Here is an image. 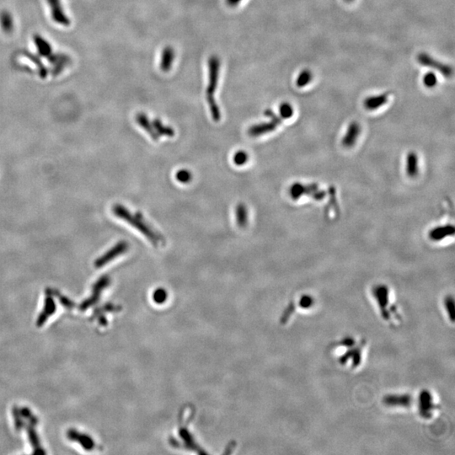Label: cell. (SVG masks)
Instances as JSON below:
<instances>
[{
  "mask_svg": "<svg viewBox=\"0 0 455 455\" xmlns=\"http://www.w3.org/2000/svg\"><path fill=\"white\" fill-rule=\"evenodd\" d=\"M367 341L357 335H347L330 345L329 351L335 363L342 369L355 373L367 359Z\"/></svg>",
  "mask_w": 455,
  "mask_h": 455,
  "instance_id": "1",
  "label": "cell"
},
{
  "mask_svg": "<svg viewBox=\"0 0 455 455\" xmlns=\"http://www.w3.org/2000/svg\"><path fill=\"white\" fill-rule=\"evenodd\" d=\"M370 295L373 306L385 325L390 328H397L403 322V314L399 304L394 298L391 288L384 283L373 285Z\"/></svg>",
  "mask_w": 455,
  "mask_h": 455,
  "instance_id": "2",
  "label": "cell"
},
{
  "mask_svg": "<svg viewBox=\"0 0 455 455\" xmlns=\"http://www.w3.org/2000/svg\"><path fill=\"white\" fill-rule=\"evenodd\" d=\"M113 212L117 217L122 218L124 221L141 232L155 246L165 244V239L163 238L162 235L149 226V224H147V222L144 220V216L140 212H138L133 215L128 208L120 204L115 205Z\"/></svg>",
  "mask_w": 455,
  "mask_h": 455,
  "instance_id": "3",
  "label": "cell"
},
{
  "mask_svg": "<svg viewBox=\"0 0 455 455\" xmlns=\"http://www.w3.org/2000/svg\"><path fill=\"white\" fill-rule=\"evenodd\" d=\"M413 407L416 410L420 420L429 421L439 415L441 404L438 397L432 390L422 389L419 391L417 396L415 397Z\"/></svg>",
  "mask_w": 455,
  "mask_h": 455,
  "instance_id": "4",
  "label": "cell"
},
{
  "mask_svg": "<svg viewBox=\"0 0 455 455\" xmlns=\"http://www.w3.org/2000/svg\"><path fill=\"white\" fill-rule=\"evenodd\" d=\"M209 69V84L207 88V101H208L211 115L214 122H219L221 119V112L216 103L214 93L218 86V75L220 70V61L218 57L212 56L208 60Z\"/></svg>",
  "mask_w": 455,
  "mask_h": 455,
  "instance_id": "5",
  "label": "cell"
},
{
  "mask_svg": "<svg viewBox=\"0 0 455 455\" xmlns=\"http://www.w3.org/2000/svg\"><path fill=\"white\" fill-rule=\"evenodd\" d=\"M317 300L314 296L309 293H303L297 298V300H293L289 304L288 309L285 311V318L288 319L289 317L292 316V314L297 310H300L303 313H308V312L314 310V308L316 307Z\"/></svg>",
  "mask_w": 455,
  "mask_h": 455,
  "instance_id": "6",
  "label": "cell"
},
{
  "mask_svg": "<svg viewBox=\"0 0 455 455\" xmlns=\"http://www.w3.org/2000/svg\"><path fill=\"white\" fill-rule=\"evenodd\" d=\"M414 399L411 394H389L383 397V402L386 407L407 410L414 406Z\"/></svg>",
  "mask_w": 455,
  "mask_h": 455,
  "instance_id": "7",
  "label": "cell"
},
{
  "mask_svg": "<svg viewBox=\"0 0 455 455\" xmlns=\"http://www.w3.org/2000/svg\"><path fill=\"white\" fill-rule=\"evenodd\" d=\"M417 60L420 65L429 67V68H431V69H435L438 72L441 73L445 78L448 79L452 75V69L451 67L440 63L439 61L434 59L432 57L430 56L428 54H419L417 57Z\"/></svg>",
  "mask_w": 455,
  "mask_h": 455,
  "instance_id": "8",
  "label": "cell"
},
{
  "mask_svg": "<svg viewBox=\"0 0 455 455\" xmlns=\"http://www.w3.org/2000/svg\"><path fill=\"white\" fill-rule=\"evenodd\" d=\"M361 126L357 122H351L349 124L346 132L344 134L341 144L346 149H351L357 144L358 138L361 134Z\"/></svg>",
  "mask_w": 455,
  "mask_h": 455,
  "instance_id": "9",
  "label": "cell"
},
{
  "mask_svg": "<svg viewBox=\"0 0 455 455\" xmlns=\"http://www.w3.org/2000/svg\"><path fill=\"white\" fill-rule=\"evenodd\" d=\"M128 248H129V245L126 241L117 243L114 247L111 249L108 252L106 253L104 256H101V258L97 260L96 262V267H101L103 265L108 263L109 261H112L117 256H121L122 254L125 253L128 250Z\"/></svg>",
  "mask_w": 455,
  "mask_h": 455,
  "instance_id": "10",
  "label": "cell"
},
{
  "mask_svg": "<svg viewBox=\"0 0 455 455\" xmlns=\"http://www.w3.org/2000/svg\"><path fill=\"white\" fill-rule=\"evenodd\" d=\"M455 229L452 224H446L442 226L435 227L429 232V239L433 242H439L446 238L454 235Z\"/></svg>",
  "mask_w": 455,
  "mask_h": 455,
  "instance_id": "11",
  "label": "cell"
},
{
  "mask_svg": "<svg viewBox=\"0 0 455 455\" xmlns=\"http://www.w3.org/2000/svg\"><path fill=\"white\" fill-rule=\"evenodd\" d=\"M420 172L419 157L415 152L408 153L405 158V173L410 178L417 177Z\"/></svg>",
  "mask_w": 455,
  "mask_h": 455,
  "instance_id": "12",
  "label": "cell"
},
{
  "mask_svg": "<svg viewBox=\"0 0 455 455\" xmlns=\"http://www.w3.org/2000/svg\"><path fill=\"white\" fill-rule=\"evenodd\" d=\"M389 101V93H383L378 96H369L365 99L363 102L365 109L367 111H375L383 107Z\"/></svg>",
  "mask_w": 455,
  "mask_h": 455,
  "instance_id": "13",
  "label": "cell"
},
{
  "mask_svg": "<svg viewBox=\"0 0 455 455\" xmlns=\"http://www.w3.org/2000/svg\"><path fill=\"white\" fill-rule=\"evenodd\" d=\"M277 123L271 120L269 123H262L260 124L253 125L249 128L248 133L251 137L262 136L264 134L272 133L273 131L276 130L277 127Z\"/></svg>",
  "mask_w": 455,
  "mask_h": 455,
  "instance_id": "14",
  "label": "cell"
},
{
  "mask_svg": "<svg viewBox=\"0 0 455 455\" xmlns=\"http://www.w3.org/2000/svg\"><path fill=\"white\" fill-rule=\"evenodd\" d=\"M136 122L149 134V136L151 137V139L154 141H158L160 139V135L155 131V128L152 125V123H150V121H149V117H147L146 115L144 113H139L136 116Z\"/></svg>",
  "mask_w": 455,
  "mask_h": 455,
  "instance_id": "15",
  "label": "cell"
},
{
  "mask_svg": "<svg viewBox=\"0 0 455 455\" xmlns=\"http://www.w3.org/2000/svg\"><path fill=\"white\" fill-rule=\"evenodd\" d=\"M175 51L171 47H167L163 50L161 62H160V69L164 72H169L172 67L174 60H175Z\"/></svg>",
  "mask_w": 455,
  "mask_h": 455,
  "instance_id": "16",
  "label": "cell"
},
{
  "mask_svg": "<svg viewBox=\"0 0 455 455\" xmlns=\"http://www.w3.org/2000/svg\"><path fill=\"white\" fill-rule=\"evenodd\" d=\"M443 313L452 325L454 324V298L452 295L446 296L442 300Z\"/></svg>",
  "mask_w": 455,
  "mask_h": 455,
  "instance_id": "17",
  "label": "cell"
},
{
  "mask_svg": "<svg viewBox=\"0 0 455 455\" xmlns=\"http://www.w3.org/2000/svg\"><path fill=\"white\" fill-rule=\"evenodd\" d=\"M235 216H236L238 226L241 229H244L247 226L249 216H248L247 207L244 203L238 204L236 210H235Z\"/></svg>",
  "mask_w": 455,
  "mask_h": 455,
  "instance_id": "18",
  "label": "cell"
},
{
  "mask_svg": "<svg viewBox=\"0 0 455 455\" xmlns=\"http://www.w3.org/2000/svg\"><path fill=\"white\" fill-rule=\"evenodd\" d=\"M309 193V185H303V184L296 182L291 186L289 189V194L292 199L294 201L299 199L304 195H308Z\"/></svg>",
  "mask_w": 455,
  "mask_h": 455,
  "instance_id": "19",
  "label": "cell"
},
{
  "mask_svg": "<svg viewBox=\"0 0 455 455\" xmlns=\"http://www.w3.org/2000/svg\"><path fill=\"white\" fill-rule=\"evenodd\" d=\"M152 125L160 136H175V131L173 128L164 125L160 119H155L152 122Z\"/></svg>",
  "mask_w": 455,
  "mask_h": 455,
  "instance_id": "20",
  "label": "cell"
},
{
  "mask_svg": "<svg viewBox=\"0 0 455 455\" xmlns=\"http://www.w3.org/2000/svg\"><path fill=\"white\" fill-rule=\"evenodd\" d=\"M311 80V72L309 70H304L298 75L296 84H297V86L299 87V88H303V87L308 86Z\"/></svg>",
  "mask_w": 455,
  "mask_h": 455,
  "instance_id": "21",
  "label": "cell"
},
{
  "mask_svg": "<svg viewBox=\"0 0 455 455\" xmlns=\"http://www.w3.org/2000/svg\"><path fill=\"white\" fill-rule=\"evenodd\" d=\"M294 113V110L292 105L288 102H283L280 105L279 107V117L282 119H290L293 117Z\"/></svg>",
  "mask_w": 455,
  "mask_h": 455,
  "instance_id": "22",
  "label": "cell"
},
{
  "mask_svg": "<svg viewBox=\"0 0 455 455\" xmlns=\"http://www.w3.org/2000/svg\"><path fill=\"white\" fill-rule=\"evenodd\" d=\"M176 178L181 183H188L192 181V175L188 170L182 169L176 172Z\"/></svg>",
  "mask_w": 455,
  "mask_h": 455,
  "instance_id": "23",
  "label": "cell"
},
{
  "mask_svg": "<svg viewBox=\"0 0 455 455\" xmlns=\"http://www.w3.org/2000/svg\"><path fill=\"white\" fill-rule=\"evenodd\" d=\"M248 160L249 155L244 150H240L234 155V163L238 166H242L248 162Z\"/></svg>",
  "mask_w": 455,
  "mask_h": 455,
  "instance_id": "24",
  "label": "cell"
},
{
  "mask_svg": "<svg viewBox=\"0 0 455 455\" xmlns=\"http://www.w3.org/2000/svg\"><path fill=\"white\" fill-rule=\"evenodd\" d=\"M423 83L426 88H433L436 85V75L432 72L427 73L424 76Z\"/></svg>",
  "mask_w": 455,
  "mask_h": 455,
  "instance_id": "25",
  "label": "cell"
},
{
  "mask_svg": "<svg viewBox=\"0 0 455 455\" xmlns=\"http://www.w3.org/2000/svg\"><path fill=\"white\" fill-rule=\"evenodd\" d=\"M264 114H265V116H266V117H268L269 118L271 119V120L273 121V122H275V123H277V125L282 124V118H281L280 117H278V116H277V115L276 114L275 112H272V110H266V111H265V112H264Z\"/></svg>",
  "mask_w": 455,
  "mask_h": 455,
  "instance_id": "26",
  "label": "cell"
},
{
  "mask_svg": "<svg viewBox=\"0 0 455 455\" xmlns=\"http://www.w3.org/2000/svg\"><path fill=\"white\" fill-rule=\"evenodd\" d=\"M165 297H166V293L165 291L162 290V289H159V290L156 291V293L155 294V298L156 300H163L165 299Z\"/></svg>",
  "mask_w": 455,
  "mask_h": 455,
  "instance_id": "27",
  "label": "cell"
},
{
  "mask_svg": "<svg viewBox=\"0 0 455 455\" xmlns=\"http://www.w3.org/2000/svg\"><path fill=\"white\" fill-rule=\"evenodd\" d=\"M241 0H226V3L230 7H235L237 6Z\"/></svg>",
  "mask_w": 455,
  "mask_h": 455,
  "instance_id": "28",
  "label": "cell"
},
{
  "mask_svg": "<svg viewBox=\"0 0 455 455\" xmlns=\"http://www.w3.org/2000/svg\"><path fill=\"white\" fill-rule=\"evenodd\" d=\"M346 1H347V2H351L352 0H346Z\"/></svg>",
  "mask_w": 455,
  "mask_h": 455,
  "instance_id": "29",
  "label": "cell"
}]
</instances>
